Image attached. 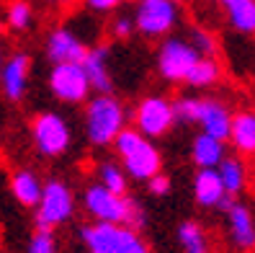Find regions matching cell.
Here are the masks:
<instances>
[{
    "label": "cell",
    "instance_id": "1",
    "mask_svg": "<svg viewBox=\"0 0 255 253\" xmlns=\"http://www.w3.org/2000/svg\"><path fill=\"white\" fill-rule=\"evenodd\" d=\"M83 210L96 222H119V225H129L139 233L147 228V212L137 199L129 194H114V191L103 189L98 181L85 186Z\"/></svg>",
    "mask_w": 255,
    "mask_h": 253
},
{
    "label": "cell",
    "instance_id": "2",
    "mask_svg": "<svg viewBox=\"0 0 255 253\" xmlns=\"http://www.w3.org/2000/svg\"><path fill=\"white\" fill-rule=\"evenodd\" d=\"M111 145L122 160V168L127 171L129 181H147L162 171V155L155 140H147L134 127H124Z\"/></svg>",
    "mask_w": 255,
    "mask_h": 253
},
{
    "label": "cell",
    "instance_id": "3",
    "mask_svg": "<svg viewBox=\"0 0 255 253\" xmlns=\"http://www.w3.org/2000/svg\"><path fill=\"white\" fill-rule=\"evenodd\" d=\"M127 106L114 93H96L85 101V137L93 147H106L127 127Z\"/></svg>",
    "mask_w": 255,
    "mask_h": 253
},
{
    "label": "cell",
    "instance_id": "4",
    "mask_svg": "<svg viewBox=\"0 0 255 253\" xmlns=\"http://www.w3.org/2000/svg\"><path fill=\"white\" fill-rule=\"evenodd\" d=\"M80 241L91 253H149L139 230L119 222H91L80 228Z\"/></svg>",
    "mask_w": 255,
    "mask_h": 253
},
{
    "label": "cell",
    "instance_id": "5",
    "mask_svg": "<svg viewBox=\"0 0 255 253\" xmlns=\"http://www.w3.org/2000/svg\"><path fill=\"white\" fill-rule=\"evenodd\" d=\"M34 222L36 228H59L72 220L75 215V191L62 178H49L41 186V197L34 207Z\"/></svg>",
    "mask_w": 255,
    "mask_h": 253
},
{
    "label": "cell",
    "instance_id": "6",
    "mask_svg": "<svg viewBox=\"0 0 255 253\" xmlns=\"http://www.w3.org/2000/svg\"><path fill=\"white\" fill-rule=\"evenodd\" d=\"M31 140L41 158H62L72 145L70 122L57 111H39L31 119Z\"/></svg>",
    "mask_w": 255,
    "mask_h": 253
},
{
    "label": "cell",
    "instance_id": "7",
    "mask_svg": "<svg viewBox=\"0 0 255 253\" xmlns=\"http://www.w3.org/2000/svg\"><path fill=\"white\" fill-rule=\"evenodd\" d=\"M181 23L178 0H139L134 10V28L144 39H165Z\"/></svg>",
    "mask_w": 255,
    "mask_h": 253
},
{
    "label": "cell",
    "instance_id": "8",
    "mask_svg": "<svg viewBox=\"0 0 255 253\" xmlns=\"http://www.w3.org/2000/svg\"><path fill=\"white\" fill-rule=\"evenodd\" d=\"M201 54L191 47V41L186 36H165L157 47L155 67L160 72L162 80L168 83H183L188 70L196 65V59Z\"/></svg>",
    "mask_w": 255,
    "mask_h": 253
},
{
    "label": "cell",
    "instance_id": "9",
    "mask_svg": "<svg viewBox=\"0 0 255 253\" xmlns=\"http://www.w3.org/2000/svg\"><path fill=\"white\" fill-rule=\"evenodd\" d=\"M134 129L144 135L147 140H157L165 137L175 124V111H173V101L165 96H144L137 101L134 106Z\"/></svg>",
    "mask_w": 255,
    "mask_h": 253
},
{
    "label": "cell",
    "instance_id": "10",
    "mask_svg": "<svg viewBox=\"0 0 255 253\" xmlns=\"http://www.w3.org/2000/svg\"><path fill=\"white\" fill-rule=\"evenodd\" d=\"M49 93L62 103H85L91 98V83L83 70V62H59L49 70Z\"/></svg>",
    "mask_w": 255,
    "mask_h": 253
},
{
    "label": "cell",
    "instance_id": "11",
    "mask_svg": "<svg viewBox=\"0 0 255 253\" xmlns=\"http://www.w3.org/2000/svg\"><path fill=\"white\" fill-rule=\"evenodd\" d=\"M222 215H224L230 246L237 253H255V212L250 210V204L240 202L235 197L232 204Z\"/></svg>",
    "mask_w": 255,
    "mask_h": 253
},
{
    "label": "cell",
    "instance_id": "12",
    "mask_svg": "<svg viewBox=\"0 0 255 253\" xmlns=\"http://www.w3.org/2000/svg\"><path fill=\"white\" fill-rule=\"evenodd\" d=\"M44 52H47L49 62L59 65V62H83V57L88 52V44L85 39L72 31L67 26H57L49 31L47 44H44Z\"/></svg>",
    "mask_w": 255,
    "mask_h": 253
},
{
    "label": "cell",
    "instance_id": "13",
    "mask_svg": "<svg viewBox=\"0 0 255 253\" xmlns=\"http://www.w3.org/2000/svg\"><path fill=\"white\" fill-rule=\"evenodd\" d=\"M28 78H31V57L26 52H13L5 57V65L0 70V91L8 101L18 103L26 96Z\"/></svg>",
    "mask_w": 255,
    "mask_h": 253
},
{
    "label": "cell",
    "instance_id": "14",
    "mask_svg": "<svg viewBox=\"0 0 255 253\" xmlns=\"http://www.w3.org/2000/svg\"><path fill=\"white\" fill-rule=\"evenodd\" d=\"M193 199L204 210H219L224 212L232 204L235 197H230L222 186V178L217 168H199L193 176Z\"/></svg>",
    "mask_w": 255,
    "mask_h": 253
},
{
    "label": "cell",
    "instance_id": "15",
    "mask_svg": "<svg viewBox=\"0 0 255 253\" xmlns=\"http://www.w3.org/2000/svg\"><path fill=\"white\" fill-rule=\"evenodd\" d=\"M83 70L88 75L93 93H114V75H111V47L98 44L88 47L83 57Z\"/></svg>",
    "mask_w": 255,
    "mask_h": 253
},
{
    "label": "cell",
    "instance_id": "16",
    "mask_svg": "<svg viewBox=\"0 0 255 253\" xmlns=\"http://www.w3.org/2000/svg\"><path fill=\"white\" fill-rule=\"evenodd\" d=\"M232 114H235V111H232L222 98L201 96L196 124L201 127V132H206V135H212V137H217V140L227 142V137H230V124H232Z\"/></svg>",
    "mask_w": 255,
    "mask_h": 253
},
{
    "label": "cell",
    "instance_id": "17",
    "mask_svg": "<svg viewBox=\"0 0 255 253\" xmlns=\"http://www.w3.org/2000/svg\"><path fill=\"white\" fill-rule=\"evenodd\" d=\"M227 142L235 147L240 158H253L255 155V111H235L232 124H230V137Z\"/></svg>",
    "mask_w": 255,
    "mask_h": 253
},
{
    "label": "cell",
    "instance_id": "18",
    "mask_svg": "<svg viewBox=\"0 0 255 253\" xmlns=\"http://www.w3.org/2000/svg\"><path fill=\"white\" fill-rule=\"evenodd\" d=\"M224 155H227V142L224 140H217L206 132H199L191 140V160L196 168H217Z\"/></svg>",
    "mask_w": 255,
    "mask_h": 253
},
{
    "label": "cell",
    "instance_id": "19",
    "mask_svg": "<svg viewBox=\"0 0 255 253\" xmlns=\"http://www.w3.org/2000/svg\"><path fill=\"white\" fill-rule=\"evenodd\" d=\"M41 186H44V181L31 168H18L10 176V194L21 207H36V202L41 197Z\"/></svg>",
    "mask_w": 255,
    "mask_h": 253
},
{
    "label": "cell",
    "instance_id": "20",
    "mask_svg": "<svg viewBox=\"0 0 255 253\" xmlns=\"http://www.w3.org/2000/svg\"><path fill=\"white\" fill-rule=\"evenodd\" d=\"M217 173L222 178V186L230 197H240L248 186V166L240 155H224L217 166Z\"/></svg>",
    "mask_w": 255,
    "mask_h": 253
},
{
    "label": "cell",
    "instance_id": "21",
    "mask_svg": "<svg viewBox=\"0 0 255 253\" xmlns=\"http://www.w3.org/2000/svg\"><path fill=\"white\" fill-rule=\"evenodd\" d=\"M175 238L183 253H212V238L199 220H183L175 230Z\"/></svg>",
    "mask_w": 255,
    "mask_h": 253
},
{
    "label": "cell",
    "instance_id": "22",
    "mask_svg": "<svg viewBox=\"0 0 255 253\" xmlns=\"http://www.w3.org/2000/svg\"><path fill=\"white\" fill-rule=\"evenodd\" d=\"M222 80V65L217 57H199L196 65L188 70L186 75V85L196 88V91H206V88H214Z\"/></svg>",
    "mask_w": 255,
    "mask_h": 253
},
{
    "label": "cell",
    "instance_id": "23",
    "mask_svg": "<svg viewBox=\"0 0 255 253\" xmlns=\"http://www.w3.org/2000/svg\"><path fill=\"white\" fill-rule=\"evenodd\" d=\"M227 21L237 34L255 36V0H230L227 5Z\"/></svg>",
    "mask_w": 255,
    "mask_h": 253
},
{
    "label": "cell",
    "instance_id": "24",
    "mask_svg": "<svg viewBox=\"0 0 255 253\" xmlns=\"http://www.w3.org/2000/svg\"><path fill=\"white\" fill-rule=\"evenodd\" d=\"M96 176H98V184L103 189L114 191V194H129V176L122 168V163L103 160L96 166Z\"/></svg>",
    "mask_w": 255,
    "mask_h": 253
},
{
    "label": "cell",
    "instance_id": "25",
    "mask_svg": "<svg viewBox=\"0 0 255 253\" xmlns=\"http://www.w3.org/2000/svg\"><path fill=\"white\" fill-rule=\"evenodd\" d=\"M5 21L13 31H28L34 26V8L28 0H10L5 8Z\"/></svg>",
    "mask_w": 255,
    "mask_h": 253
},
{
    "label": "cell",
    "instance_id": "26",
    "mask_svg": "<svg viewBox=\"0 0 255 253\" xmlns=\"http://www.w3.org/2000/svg\"><path fill=\"white\" fill-rule=\"evenodd\" d=\"M186 39L191 41V47L196 49L201 57H217V52H219V41H217V36L209 31V28H204V26H193Z\"/></svg>",
    "mask_w": 255,
    "mask_h": 253
},
{
    "label": "cell",
    "instance_id": "27",
    "mask_svg": "<svg viewBox=\"0 0 255 253\" xmlns=\"http://www.w3.org/2000/svg\"><path fill=\"white\" fill-rule=\"evenodd\" d=\"M199 103H201V96H178L173 101L175 122H181V124H196V119H199Z\"/></svg>",
    "mask_w": 255,
    "mask_h": 253
},
{
    "label": "cell",
    "instance_id": "28",
    "mask_svg": "<svg viewBox=\"0 0 255 253\" xmlns=\"http://www.w3.org/2000/svg\"><path fill=\"white\" fill-rule=\"evenodd\" d=\"M57 235L49 228H36L34 235L28 238V253H57Z\"/></svg>",
    "mask_w": 255,
    "mask_h": 253
},
{
    "label": "cell",
    "instance_id": "29",
    "mask_svg": "<svg viewBox=\"0 0 255 253\" xmlns=\"http://www.w3.org/2000/svg\"><path fill=\"white\" fill-rule=\"evenodd\" d=\"M109 34L116 41L131 39L134 34H137V28H134V16H129V13H119V16L111 21V26H109Z\"/></svg>",
    "mask_w": 255,
    "mask_h": 253
},
{
    "label": "cell",
    "instance_id": "30",
    "mask_svg": "<svg viewBox=\"0 0 255 253\" xmlns=\"http://www.w3.org/2000/svg\"><path fill=\"white\" fill-rule=\"evenodd\" d=\"M147 191L152 197H168L170 194V189H173V181H170V176H165L162 171L160 173H155L152 178H147Z\"/></svg>",
    "mask_w": 255,
    "mask_h": 253
},
{
    "label": "cell",
    "instance_id": "31",
    "mask_svg": "<svg viewBox=\"0 0 255 253\" xmlns=\"http://www.w3.org/2000/svg\"><path fill=\"white\" fill-rule=\"evenodd\" d=\"M124 0H85V5L91 8L93 13H109L114 8H119Z\"/></svg>",
    "mask_w": 255,
    "mask_h": 253
},
{
    "label": "cell",
    "instance_id": "32",
    "mask_svg": "<svg viewBox=\"0 0 255 253\" xmlns=\"http://www.w3.org/2000/svg\"><path fill=\"white\" fill-rule=\"evenodd\" d=\"M3 65H5V52H3V47H0V70H3Z\"/></svg>",
    "mask_w": 255,
    "mask_h": 253
},
{
    "label": "cell",
    "instance_id": "33",
    "mask_svg": "<svg viewBox=\"0 0 255 253\" xmlns=\"http://www.w3.org/2000/svg\"><path fill=\"white\" fill-rule=\"evenodd\" d=\"M54 3H57V5H72L75 0H54Z\"/></svg>",
    "mask_w": 255,
    "mask_h": 253
},
{
    "label": "cell",
    "instance_id": "34",
    "mask_svg": "<svg viewBox=\"0 0 255 253\" xmlns=\"http://www.w3.org/2000/svg\"><path fill=\"white\" fill-rule=\"evenodd\" d=\"M219 3H222V5H227V3H230V0H219Z\"/></svg>",
    "mask_w": 255,
    "mask_h": 253
}]
</instances>
